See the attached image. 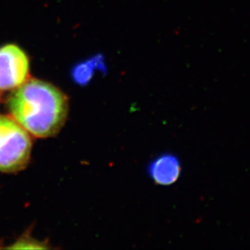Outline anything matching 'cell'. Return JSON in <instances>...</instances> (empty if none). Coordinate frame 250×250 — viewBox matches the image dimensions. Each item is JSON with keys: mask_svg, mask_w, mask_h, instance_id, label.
Masks as SVG:
<instances>
[{"mask_svg": "<svg viewBox=\"0 0 250 250\" xmlns=\"http://www.w3.org/2000/svg\"><path fill=\"white\" fill-rule=\"evenodd\" d=\"M32 140L13 118L0 115V172L24 169L30 160Z\"/></svg>", "mask_w": 250, "mask_h": 250, "instance_id": "7a4b0ae2", "label": "cell"}, {"mask_svg": "<svg viewBox=\"0 0 250 250\" xmlns=\"http://www.w3.org/2000/svg\"><path fill=\"white\" fill-rule=\"evenodd\" d=\"M29 79V59L14 44L0 46V90H14Z\"/></svg>", "mask_w": 250, "mask_h": 250, "instance_id": "3957f363", "label": "cell"}, {"mask_svg": "<svg viewBox=\"0 0 250 250\" xmlns=\"http://www.w3.org/2000/svg\"><path fill=\"white\" fill-rule=\"evenodd\" d=\"M97 71L106 73V64L102 55H94L76 63L71 68V77L76 84L86 86L92 81Z\"/></svg>", "mask_w": 250, "mask_h": 250, "instance_id": "5b68a950", "label": "cell"}, {"mask_svg": "<svg viewBox=\"0 0 250 250\" xmlns=\"http://www.w3.org/2000/svg\"><path fill=\"white\" fill-rule=\"evenodd\" d=\"M181 164L177 156L164 154L148 166L149 176L156 185L170 186L177 182L181 174Z\"/></svg>", "mask_w": 250, "mask_h": 250, "instance_id": "277c9868", "label": "cell"}, {"mask_svg": "<svg viewBox=\"0 0 250 250\" xmlns=\"http://www.w3.org/2000/svg\"><path fill=\"white\" fill-rule=\"evenodd\" d=\"M7 109L12 118L31 135L51 137L63 126L68 99L61 90L45 81L28 79L10 95Z\"/></svg>", "mask_w": 250, "mask_h": 250, "instance_id": "6da1fadb", "label": "cell"}]
</instances>
